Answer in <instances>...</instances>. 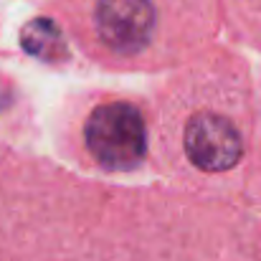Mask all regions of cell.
I'll use <instances>...</instances> for the list:
<instances>
[{
	"instance_id": "1",
	"label": "cell",
	"mask_w": 261,
	"mask_h": 261,
	"mask_svg": "<svg viewBox=\"0 0 261 261\" xmlns=\"http://www.w3.org/2000/svg\"><path fill=\"white\" fill-rule=\"evenodd\" d=\"M84 142L89 155L101 168L135 170L147 152V127L135 104L107 101L89 114Z\"/></svg>"
},
{
	"instance_id": "2",
	"label": "cell",
	"mask_w": 261,
	"mask_h": 261,
	"mask_svg": "<svg viewBox=\"0 0 261 261\" xmlns=\"http://www.w3.org/2000/svg\"><path fill=\"white\" fill-rule=\"evenodd\" d=\"M188 160L205 173L231 170L244 155V140L236 124L213 112H200L190 117L182 135Z\"/></svg>"
},
{
	"instance_id": "3",
	"label": "cell",
	"mask_w": 261,
	"mask_h": 261,
	"mask_svg": "<svg viewBox=\"0 0 261 261\" xmlns=\"http://www.w3.org/2000/svg\"><path fill=\"white\" fill-rule=\"evenodd\" d=\"M99 38L117 54H137L155 33V8L150 0H99L94 10Z\"/></svg>"
},
{
	"instance_id": "4",
	"label": "cell",
	"mask_w": 261,
	"mask_h": 261,
	"mask_svg": "<svg viewBox=\"0 0 261 261\" xmlns=\"http://www.w3.org/2000/svg\"><path fill=\"white\" fill-rule=\"evenodd\" d=\"M23 48L43 61H64L66 59V38L61 28L48 18H36L20 31Z\"/></svg>"
}]
</instances>
